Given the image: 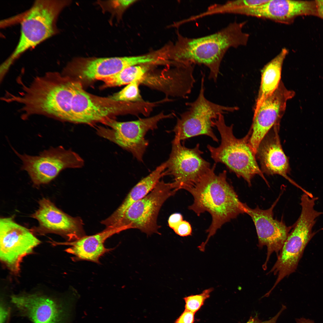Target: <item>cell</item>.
Wrapping results in <instances>:
<instances>
[{"label": "cell", "mask_w": 323, "mask_h": 323, "mask_svg": "<svg viewBox=\"0 0 323 323\" xmlns=\"http://www.w3.org/2000/svg\"><path fill=\"white\" fill-rule=\"evenodd\" d=\"M172 115L161 112L151 117L126 122L109 118L103 124L106 127H98L96 132L100 137L130 152L138 160L142 162L148 145L145 138L146 133L157 128L160 120L172 117Z\"/></svg>", "instance_id": "obj_8"}, {"label": "cell", "mask_w": 323, "mask_h": 323, "mask_svg": "<svg viewBox=\"0 0 323 323\" xmlns=\"http://www.w3.org/2000/svg\"><path fill=\"white\" fill-rule=\"evenodd\" d=\"M175 232L182 237L190 235L192 234V228L190 223L183 220L173 229Z\"/></svg>", "instance_id": "obj_27"}, {"label": "cell", "mask_w": 323, "mask_h": 323, "mask_svg": "<svg viewBox=\"0 0 323 323\" xmlns=\"http://www.w3.org/2000/svg\"><path fill=\"white\" fill-rule=\"evenodd\" d=\"M195 313L185 309L173 323H194Z\"/></svg>", "instance_id": "obj_29"}, {"label": "cell", "mask_w": 323, "mask_h": 323, "mask_svg": "<svg viewBox=\"0 0 323 323\" xmlns=\"http://www.w3.org/2000/svg\"><path fill=\"white\" fill-rule=\"evenodd\" d=\"M39 204L38 209L31 217L38 221L41 230L59 234L69 242L85 236L83 222L80 218L67 214L46 198L41 199Z\"/></svg>", "instance_id": "obj_15"}, {"label": "cell", "mask_w": 323, "mask_h": 323, "mask_svg": "<svg viewBox=\"0 0 323 323\" xmlns=\"http://www.w3.org/2000/svg\"><path fill=\"white\" fill-rule=\"evenodd\" d=\"M13 150L22 161L21 170L26 171L36 185L48 183L63 170L81 168L84 164L78 153L62 146L51 147L36 156L21 154Z\"/></svg>", "instance_id": "obj_10"}, {"label": "cell", "mask_w": 323, "mask_h": 323, "mask_svg": "<svg viewBox=\"0 0 323 323\" xmlns=\"http://www.w3.org/2000/svg\"><path fill=\"white\" fill-rule=\"evenodd\" d=\"M242 15L286 24L292 23L299 16L318 17L316 0H268L262 4L247 9Z\"/></svg>", "instance_id": "obj_16"}, {"label": "cell", "mask_w": 323, "mask_h": 323, "mask_svg": "<svg viewBox=\"0 0 323 323\" xmlns=\"http://www.w3.org/2000/svg\"><path fill=\"white\" fill-rule=\"evenodd\" d=\"M279 126L276 125L271 129L257 148L256 156L260 162L261 170L268 175H281L302 190L288 176L290 170L289 162L281 144L278 134Z\"/></svg>", "instance_id": "obj_17"}, {"label": "cell", "mask_w": 323, "mask_h": 323, "mask_svg": "<svg viewBox=\"0 0 323 323\" xmlns=\"http://www.w3.org/2000/svg\"><path fill=\"white\" fill-rule=\"evenodd\" d=\"M246 21L234 22L214 33L198 38L179 34L171 50L174 62L203 65L210 71L209 78L216 82L223 59L230 48L246 45L249 35L243 28Z\"/></svg>", "instance_id": "obj_1"}, {"label": "cell", "mask_w": 323, "mask_h": 323, "mask_svg": "<svg viewBox=\"0 0 323 323\" xmlns=\"http://www.w3.org/2000/svg\"><path fill=\"white\" fill-rule=\"evenodd\" d=\"M68 1L38 0L24 16L21 22V35L16 48L3 63L9 68L22 54L55 34L56 22Z\"/></svg>", "instance_id": "obj_4"}, {"label": "cell", "mask_w": 323, "mask_h": 323, "mask_svg": "<svg viewBox=\"0 0 323 323\" xmlns=\"http://www.w3.org/2000/svg\"><path fill=\"white\" fill-rule=\"evenodd\" d=\"M300 215L292 226L277 260L269 273L278 274L271 292L284 278L295 272L308 243L316 234L312 231L317 218L322 213L316 211L314 205L309 202L301 205Z\"/></svg>", "instance_id": "obj_5"}, {"label": "cell", "mask_w": 323, "mask_h": 323, "mask_svg": "<svg viewBox=\"0 0 323 323\" xmlns=\"http://www.w3.org/2000/svg\"><path fill=\"white\" fill-rule=\"evenodd\" d=\"M151 64H141L130 66L112 76L100 80L103 81L105 87H111L127 85L139 81L141 83L146 80V75Z\"/></svg>", "instance_id": "obj_23"}, {"label": "cell", "mask_w": 323, "mask_h": 323, "mask_svg": "<svg viewBox=\"0 0 323 323\" xmlns=\"http://www.w3.org/2000/svg\"><path fill=\"white\" fill-rule=\"evenodd\" d=\"M120 228L106 227L100 232L90 236H85L74 241L57 243V245L69 246L65 251L74 255V261L86 260L99 263L100 258L112 250L104 245L106 240L114 234L123 231Z\"/></svg>", "instance_id": "obj_20"}, {"label": "cell", "mask_w": 323, "mask_h": 323, "mask_svg": "<svg viewBox=\"0 0 323 323\" xmlns=\"http://www.w3.org/2000/svg\"><path fill=\"white\" fill-rule=\"evenodd\" d=\"M166 168L164 162L141 179L132 189L118 208L101 223L106 227L112 226L120 220L132 204L144 197L154 188L160 178L164 176V172Z\"/></svg>", "instance_id": "obj_21"}, {"label": "cell", "mask_w": 323, "mask_h": 323, "mask_svg": "<svg viewBox=\"0 0 323 323\" xmlns=\"http://www.w3.org/2000/svg\"><path fill=\"white\" fill-rule=\"evenodd\" d=\"M177 191L172 183L159 181L147 195L132 204L122 217L112 226L121 228L123 231L135 228L150 235L159 234L160 228L157 219L164 202Z\"/></svg>", "instance_id": "obj_9"}, {"label": "cell", "mask_w": 323, "mask_h": 323, "mask_svg": "<svg viewBox=\"0 0 323 323\" xmlns=\"http://www.w3.org/2000/svg\"><path fill=\"white\" fill-rule=\"evenodd\" d=\"M73 95L72 111L73 123L93 125L102 124L114 115L125 114L137 115L141 110L139 102L115 101L109 97L95 96L87 93L79 82L72 81Z\"/></svg>", "instance_id": "obj_7"}, {"label": "cell", "mask_w": 323, "mask_h": 323, "mask_svg": "<svg viewBox=\"0 0 323 323\" xmlns=\"http://www.w3.org/2000/svg\"><path fill=\"white\" fill-rule=\"evenodd\" d=\"M144 57L137 56L100 58H81L74 66L79 77L88 81L99 80L120 72L128 67L144 64Z\"/></svg>", "instance_id": "obj_18"}, {"label": "cell", "mask_w": 323, "mask_h": 323, "mask_svg": "<svg viewBox=\"0 0 323 323\" xmlns=\"http://www.w3.org/2000/svg\"><path fill=\"white\" fill-rule=\"evenodd\" d=\"M288 53L287 48H282L262 69L260 86L256 103L271 94L278 87L281 81L283 63Z\"/></svg>", "instance_id": "obj_22"}, {"label": "cell", "mask_w": 323, "mask_h": 323, "mask_svg": "<svg viewBox=\"0 0 323 323\" xmlns=\"http://www.w3.org/2000/svg\"><path fill=\"white\" fill-rule=\"evenodd\" d=\"M109 4L111 7L118 12L122 13L136 1L132 0H122L112 1Z\"/></svg>", "instance_id": "obj_28"}, {"label": "cell", "mask_w": 323, "mask_h": 323, "mask_svg": "<svg viewBox=\"0 0 323 323\" xmlns=\"http://www.w3.org/2000/svg\"><path fill=\"white\" fill-rule=\"evenodd\" d=\"M11 301L33 323H60L61 311L54 299L33 294L14 295Z\"/></svg>", "instance_id": "obj_19"}, {"label": "cell", "mask_w": 323, "mask_h": 323, "mask_svg": "<svg viewBox=\"0 0 323 323\" xmlns=\"http://www.w3.org/2000/svg\"><path fill=\"white\" fill-rule=\"evenodd\" d=\"M140 83V82L139 81L131 83L109 97L117 101L127 102L144 101L139 89V86Z\"/></svg>", "instance_id": "obj_25"}, {"label": "cell", "mask_w": 323, "mask_h": 323, "mask_svg": "<svg viewBox=\"0 0 323 323\" xmlns=\"http://www.w3.org/2000/svg\"><path fill=\"white\" fill-rule=\"evenodd\" d=\"M216 163L194 186L187 191L192 195L193 203L188 207L199 216L205 211L211 216V224L206 231L205 241L200 245L205 249L209 238L224 223L245 213V203L242 202L233 187L227 180V172H215Z\"/></svg>", "instance_id": "obj_2"}, {"label": "cell", "mask_w": 323, "mask_h": 323, "mask_svg": "<svg viewBox=\"0 0 323 323\" xmlns=\"http://www.w3.org/2000/svg\"><path fill=\"white\" fill-rule=\"evenodd\" d=\"M214 125L220 135L221 143L217 147L208 144L207 147L215 163L225 164L238 177L244 179L250 186L252 179L256 175L260 176L267 184L257 164L256 154L249 144L250 131L242 138H236L233 134V125H226L222 114L215 120Z\"/></svg>", "instance_id": "obj_3"}, {"label": "cell", "mask_w": 323, "mask_h": 323, "mask_svg": "<svg viewBox=\"0 0 323 323\" xmlns=\"http://www.w3.org/2000/svg\"><path fill=\"white\" fill-rule=\"evenodd\" d=\"M317 7L318 17L323 20V0H316Z\"/></svg>", "instance_id": "obj_33"}, {"label": "cell", "mask_w": 323, "mask_h": 323, "mask_svg": "<svg viewBox=\"0 0 323 323\" xmlns=\"http://www.w3.org/2000/svg\"><path fill=\"white\" fill-rule=\"evenodd\" d=\"M213 290V288H210L205 290L199 294L184 297L185 309L195 313L203 305L205 300L209 297L210 294Z\"/></svg>", "instance_id": "obj_26"}, {"label": "cell", "mask_w": 323, "mask_h": 323, "mask_svg": "<svg viewBox=\"0 0 323 323\" xmlns=\"http://www.w3.org/2000/svg\"><path fill=\"white\" fill-rule=\"evenodd\" d=\"M295 92L288 89L281 80L276 89L259 102L256 103L252 123L249 130V144L256 154L261 141L275 126L280 124L288 100Z\"/></svg>", "instance_id": "obj_12"}, {"label": "cell", "mask_w": 323, "mask_h": 323, "mask_svg": "<svg viewBox=\"0 0 323 323\" xmlns=\"http://www.w3.org/2000/svg\"><path fill=\"white\" fill-rule=\"evenodd\" d=\"M204 74L201 79V88L197 98L193 102L187 103V110L182 113L177 120L172 131L175 134L174 139L179 141L199 135L210 137L218 142L214 133V122L219 115L232 112L238 109L237 106L219 105L207 100L204 95Z\"/></svg>", "instance_id": "obj_6"}, {"label": "cell", "mask_w": 323, "mask_h": 323, "mask_svg": "<svg viewBox=\"0 0 323 323\" xmlns=\"http://www.w3.org/2000/svg\"><path fill=\"white\" fill-rule=\"evenodd\" d=\"M279 197L267 209L263 210L257 206L252 208L245 203V213L251 218L256 228L258 239V246H266L267 249L266 259L263 266L266 269L270 256L273 252L278 255L281 251L292 226H287L282 220L275 219L273 209Z\"/></svg>", "instance_id": "obj_14"}, {"label": "cell", "mask_w": 323, "mask_h": 323, "mask_svg": "<svg viewBox=\"0 0 323 323\" xmlns=\"http://www.w3.org/2000/svg\"><path fill=\"white\" fill-rule=\"evenodd\" d=\"M7 315V310L3 304H1L0 308V323H4Z\"/></svg>", "instance_id": "obj_32"}, {"label": "cell", "mask_w": 323, "mask_h": 323, "mask_svg": "<svg viewBox=\"0 0 323 323\" xmlns=\"http://www.w3.org/2000/svg\"><path fill=\"white\" fill-rule=\"evenodd\" d=\"M40 243L26 228L12 217L0 219V258L13 272L17 274L23 258Z\"/></svg>", "instance_id": "obj_13"}, {"label": "cell", "mask_w": 323, "mask_h": 323, "mask_svg": "<svg viewBox=\"0 0 323 323\" xmlns=\"http://www.w3.org/2000/svg\"><path fill=\"white\" fill-rule=\"evenodd\" d=\"M183 220V217L181 214L177 213L173 214L169 218L168 225L173 229Z\"/></svg>", "instance_id": "obj_31"}, {"label": "cell", "mask_w": 323, "mask_h": 323, "mask_svg": "<svg viewBox=\"0 0 323 323\" xmlns=\"http://www.w3.org/2000/svg\"><path fill=\"white\" fill-rule=\"evenodd\" d=\"M268 0H238L228 1L222 4H215L206 10L196 16L198 19L214 14H234L242 15L246 10L262 4Z\"/></svg>", "instance_id": "obj_24"}, {"label": "cell", "mask_w": 323, "mask_h": 323, "mask_svg": "<svg viewBox=\"0 0 323 323\" xmlns=\"http://www.w3.org/2000/svg\"><path fill=\"white\" fill-rule=\"evenodd\" d=\"M296 321L297 323H315L314 321L311 319L303 317L296 319Z\"/></svg>", "instance_id": "obj_34"}, {"label": "cell", "mask_w": 323, "mask_h": 323, "mask_svg": "<svg viewBox=\"0 0 323 323\" xmlns=\"http://www.w3.org/2000/svg\"><path fill=\"white\" fill-rule=\"evenodd\" d=\"M285 309V306L283 305L281 310L277 314L271 319L266 321L260 320L257 316L251 317L246 323H276V321L281 313Z\"/></svg>", "instance_id": "obj_30"}, {"label": "cell", "mask_w": 323, "mask_h": 323, "mask_svg": "<svg viewBox=\"0 0 323 323\" xmlns=\"http://www.w3.org/2000/svg\"><path fill=\"white\" fill-rule=\"evenodd\" d=\"M172 144L169 157L165 162L164 175L173 176L172 183L177 191L180 189L187 191L196 184L210 170V164L202 157L203 152L199 144L192 148L186 147L181 141L174 139Z\"/></svg>", "instance_id": "obj_11"}]
</instances>
